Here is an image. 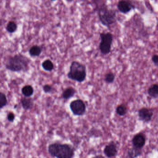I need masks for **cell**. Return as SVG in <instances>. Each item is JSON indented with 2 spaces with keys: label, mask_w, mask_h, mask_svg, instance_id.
Returning <instances> with one entry per match:
<instances>
[{
  "label": "cell",
  "mask_w": 158,
  "mask_h": 158,
  "mask_svg": "<svg viewBox=\"0 0 158 158\" xmlns=\"http://www.w3.org/2000/svg\"><path fill=\"white\" fill-rule=\"evenodd\" d=\"M99 19L102 25L108 28L115 23L117 19V12L114 9H109L105 3L97 10Z\"/></svg>",
  "instance_id": "cell-3"
},
{
  "label": "cell",
  "mask_w": 158,
  "mask_h": 158,
  "mask_svg": "<svg viewBox=\"0 0 158 158\" xmlns=\"http://www.w3.org/2000/svg\"><path fill=\"white\" fill-rule=\"evenodd\" d=\"M116 112L119 116H124L127 112V107L124 104L118 105L116 109Z\"/></svg>",
  "instance_id": "cell-19"
},
{
  "label": "cell",
  "mask_w": 158,
  "mask_h": 158,
  "mask_svg": "<svg viewBox=\"0 0 158 158\" xmlns=\"http://www.w3.org/2000/svg\"><path fill=\"white\" fill-rule=\"evenodd\" d=\"M96 157H103V156H96Z\"/></svg>",
  "instance_id": "cell-28"
},
{
  "label": "cell",
  "mask_w": 158,
  "mask_h": 158,
  "mask_svg": "<svg viewBox=\"0 0 158 158\" xmlns=\"http://www.w3.org/2000/svg\"><path fill=\"white\" fill-rule=\"evenodd\" d=\"M42 51L41 47L37 45H34L29 49L28 52L31 57H36L40 56Z\"/></svg>",
  "instance_id": "cell-14"
},
{
  "label": "cell",
  "mask_w": 158,
  "mask_h": 158,
  "mask_svg": "<svg viewBox=\"0 0 158 158\" xmlns=\"http://www.w3.org/2000/svg\"><path fill=\"white\" fill-rule=\"evenodd\" d=\"M42 67L45 71H48V72H51L54 69V65L51 60L48 59V60H45L42 62Z\"/></svg>",
  "instance_id": "cell-18"
},
{
  "label": "cell",
  "mask_w": 158,
  "mask_h": 158,
  "mask_svg": "<svg viewBox=\"0 0 158 158\" xmlns=\"http://www.w3.org/2000/svg\"><path fill=\"white\" fill-rule=\"evenodd\" d=\"M30 60L29 58L21 53L8 58L5 63L6 69L13 72H27L29 70Z\"/></svg>",
  "instance_id": "cell-1"
},
{
  "label": "cell",
  "mask_w": 158,
  "mask_h": 158,
  "mask_svg": "<svg viewBox=\"0 0 158 158\" xmlns=\"http://www.w3.org/2000/svg\"><path fill=\"white\" fill-rule=\"evenodd\" d=\"M71 111L74 115L82 116L85 113L86 106L83 100L77 99L71 102L70 104Z\"/></svg>",
  "instance_id": "cell-6"
},
{
  "label": "cell",
  "mask_w": 158,
  "mask_h": 158,
  "mask_svg": "<svg viewBox=\"0 0 158 158\" xmlns=\"http://www.w3.org/2000/svg\"><path fill=\"white\" fill-rule=\"evenodd\" d=\"M17 104H16V105H15L14 107V109H16V108H17Z\"/></svg>",
  "instance_id": "cell-27"
},
{
  "label": "cell",
  "mask_w": 158,
  "mask_h": 158,
  "mask_svg": "<svg viewBox=\"0 0 158 158\" xmlns=\"http://www.w3.org/2000/svg\"><path fill=\"white\" fill-rule=\"evenodd\" d=\"M22 93L24 97H31L34 94V88L30 85H26L22 88Z\"/></svg>",
  "instance_id": "cell-15"
},
{
  "label": "cell",
  "mask_w": 158,
  "mask_h": 158,
  "mask_svg": "<svg viewBox=\"0 0 158 158\" xmlns=\"http://www.w3.org/2000/svg\"><path fill=\"white\" fill-rule=\"evenodd\" d=\"M52 88L49 85H45L43 86V90L46 93H50L52 90Z\"/></svg>",
  "instance_id": "cell-23"
},
{
  "label": "cell",
  "mask_w": 158,
  "mask_h": 158,
  "mask_svg": "<svg viewBox=\"0 0 158 158\" xmlns=\"http://www.w3.org/2000/svg\"><path fill=\"white\" fill-rule=\"evenodd\" d=\"M114 79H115V75L114 74L110 72L106 74L104 80L108 84H112L113 83Z\"/></svg>",
  "instance_id": "cell-21"
},
{
  "label": "cell",
  "mask_w": 158,
  "mask_h": 158,
  "mask_svg": "<svg viewBox=\"0 0 158 158\" xmlns=\"http://www.w3.org/2000/svg\"><path fill=\"white\" fill-rule=\"evenodd\" d=\"M73 0H66V1L68 2H72L73 1Z\"/></svg>",
  "instance_id": "cell-26"
},
{
  "label": "cell",
  "mask_w": 158,
  "mask_h": 158,
  "mask_svg": "<svg viewBox=\"0 0 158 158\" xmlns=\"http://www.w3.org/2000/svg\"><path fill=\"white\" fill-rule=\"evenodd\" d=\"M7 120L11 123H13L15 119V115L12 112H10L7 114Z\"/></svg>",
  "instance_id": "cell-22"
},
{
  "label": "cell",
  "mask_w": 158,
  "mask_h": 158,
  "mask_svg": "<svg viewBox=\"0 0 158 158\" xmlns=\"http://www.w3.org/2000/svg\"><path fill=\"white\" fill-rule=\"evenodd\" d=\"M142 151L141 149L133 147L127 150V156L128 158H136L141 155Z\"/></svg>",
  "instance_id": "cell-13"
},
{
  "label": "cell",
  "mask_w": 158,
  "mask_h": 158,
  "mask_svg": "<svg viewBox=\"0 0 158 158\" xmlns=\"http://www.w3.org/2000/svg\"><path fill=\"white\" fill-rule=\"evenodd\" d=\"M18 26L15 22L10 21L8 23L6 27V30L8 33L13 34L17 31Z\"/></svg>",
  "instance_id": "cell-17"
},
{
  "label": "cell",
  "mask_w": 158,
  "mask_h": 158,
  "mask_svg": "<svg viewBox=\"0 0 158 158\" xmlns=\"http://www.w3.org/2000/svg\"><path fill=\"white\" fill-rule=\"evenodd\" d=\"M138 115L140 121L145 123H149L153 116V110L152 109L143 107L139 110Z\"/></svg>",
  "instance_id": "cell-7"
},
{
  "label": "cell",
  "mask_w": 158,
  "mask_h": 158,
  "mask_svg": "<svg viewBox=\"0 0 158 158\" xmlns=\"http://www.w3.org/2000/svg\"><path fill=\"white\" fill-rule=\"evenodd\" d=\"M132 143L133 147L142 149L146 144L145 135L142 133H139L135 135L132 139Z\"/></svg>",
  "instance_id": "cell-10"
},
{
  "label": "cell",
  "mask_w": 158,
  "mask_h": 158,
  "mask_svg": "<svg viewBox=\"0 0 158 158\" xmlns=\"http://www.w3.org/2000/svg\"><path fill=\"white\" fill-rule=\"evenodd\" d=\"M8 104V100L6 94L2 92H0V109H2Z\"/></svg>",
  "instance_id": "cell-20"
},
{
  "label": "cell",
  "mask_w": 158,
  "mask_h": 158,
  "mask_svg": "<svg viewBox=\"0 0 158 158\" xmlns=\"http://www.w3.org/2000/svg\"><path fill=\"white\" fill-rule=\"evenodd\" d=\"M22 107L26 110H31L34 105V100L30 97H24L20 101Z\"/></svg>",
  "instance_id": "cell-11"
},
{
  "label": "cell",
  "mask_w": 158,
  "mask_h": 158,
  "mask_svg": "<svg viewBox=\"0 0 158 158\" xmlns=\"http://www.w3.org/2000/svg\"><path fill=\"white\" fill-rule=\"evenodd\" d=\"M148 93L152 98H158V85L153 84L150 86L148 89Z\"/></svg>",
  "instance_id": "cell-16"
},
{
  "label": "cell",
  "mask_w": 158,
  "mask_h": 158,
  "mask_svg": "<svg viewBox=\"0 0 158 158\" xmlns=\"http://www.w3.org/2000/svg\"><path fill=\"white\" fill-rule=\"evenodd\" d=\"M152 61L156 66H158V55L154 54L152 57Z\"/></svg>",
  "instance_id": "cell-24"
},
{
  "label": "cell",
  "mask_w": 158,
  "mask_h": 158,
  "mask_svg": "<svg viewBox=\"0 0 158 158\" xmlns=\"http://www.w3.org/2000/svg\"><path fill=\"white\" fill-rule=\"evenodd\" d=\"M74 148L67 144L54 142L50 144L48 152L52 157L58 158H72L75 154Z\"/></svg>",
  "instance_id": "cell-2"
},
{
  "label": "cell",
  "mask_w": 158,
  "mask_h": 158,
  "mask_svg": "<svg viewBox=\"0 0 158 158\" xmlns=\"http://www.w3.org/2000/svg\"><path fill=\"white\" fill-rule=\"evenodd\" d=\"M117 8L121 13L126 14L135 9V6L127 0H120L117 4Z\"/></svg>",
  "instance_id": "cell-8"
},
{
  "label": "cell",
  "mask_w": 158,
  "mask_h": 158,
  "mask_svg": "<svg viewBox=\"0 0 158 158\" xmlns=\"http://www.w3.org/2000/svg\"><path fill=\"white\" fill-rule=\"evenodd\" d=\"M67 76L69 79L78 83H82L85 81L86 77L85 65L77 61H73L71 63Z\"/></svg>",
  "instance_id": "cell-4"
},
{
  "label": "cell",
  "mask_w": 158,
  "mask_h": 158,
  "mask_svg": "<svg viewBox=\"0 0 158 158\" xmlns=\"http://www.w3.org/2000/svg\"><path fill=\"white\" fill-rule=\"evenodd\" d=\"M77 90L73 87H69L65 89L61 95V98L63 99L68 100L73 98L76 93Z\"/></svg>",
  "instance_id": "cell-12"
},
{
  "label": "cell",
  "mask_w": 158,
  "mask_h": 158,
  "mask_svg": "<svg viewBox=\"0 0 158 158\" xmlns=\"http://www.w3.org/2000/svg\"><path fill=\"white\" fill-rule=\"evenodd\" d=\"M103 153L108 158L115 157L118 153V150L116 143L114 141H111L107 144L103 150Z\"/></svg>",
  "instance_id": "cell-9"
},
{
  "label": "cell",
  "mask_w": 158,
  "mask_h": 158,
  "mask_svg": "<svg viewBox=\"0 0 158 158\" xmlns=\"http://www.w3.org/2000/svg\"><path fill=\"white\" fill-rule=\"evenodd\" d=\"M50 1H55L56 0H50Z\"/></svg>",
  "instance_id": "cell-29"
},
{
  "label": "cell",
  "mask_w": 158,
  "mask_h": 158,
  "mask_svg": "<svg viewBox=\"0 0 158 158\" xmlns=\"http://www.w3.org/2000/svg\"><path fill=\"white\" fill-rule=\"evenodd\" d=\"M92 2L94 3V5L96 6V10H98V9L99 7V3L100 2H101V0H91Z\"/></svg>",
  "instance_id": "cell-25"
},
{
  "label": "cell",
  "mask_w": 158,
  "mask_h": 158,
  "mask_svg": "<svg viewBox=\"0 0 158 158\" xmlns=\"http://www.w3.org/2000/svg\"><path fill=\"white\" fill-rule=\"evenodd\" d=\"M100 42L99 45V48L101 53L102 55H106L109 54L111 50L113 36L110 32L101 33L100 34Z\"/></svg>",
  "instance_id": "cell-5"
}]
</instances>
